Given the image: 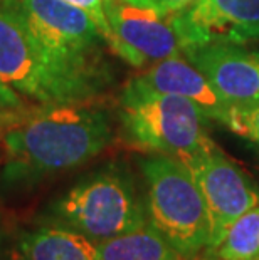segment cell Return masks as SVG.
Here are the masks:
<instances>
[{
    "label": "cell",
    "instance_id": "ac0fdd59",
    "mask_svg": "<svg viewBox=\"0 0 259 260\" xmlns=\"http://www.w3.org/2000/svg\"><path fill=\"white\" fill-rule=\"evenodd\" d=\"M17 118V116H9V114H0V131H4L7 126L12 123V121Z\"/></svg>",
    "mask_w": 259,
    "mask_h": 260
},
{
    "label": "cell",
    "instance_id": "2e32d148",
    "mask_svg": "<svg viewBox=\"0 0 259 260\" xmlns=\"http://www.w3.org/2000/svg\"><path fill=\"white\" fill-rule=\"evenodd\" d=\"M20 111H24V101L19 92L0 81V114L19 116Z\"/></svg>",
    "mask_w": 259,
    "mask_h": 260
},
{
    "label": "cell",
    "instance_id": "8fae6325",
    "mask_svg": "<svg viewBox=\"0 0 259 260\" xmlns=\"http://www.w3.org/2000/svg\"><path fill=\"white\" fill-rule=\"evenodd\" d=\"M126 92H158L185 98L195 103L211 119L225 123L233 106L220 98L214 86L184 56H174L148 66L123 87Z\"/></svg>",
    "mask_w": 259,
    "mask_h": 260
},
{
    "label": "cell",
    "instance_id": "4fadbf2b",
    "mask_svg": "<svg viewBox=\"0 0 259 260\" xmlns=\"http://www.w3.org/2000/svg\"><path fill=\"white\" fill-rule=\"evenodd\" d=\"M98 260H189L150 223L98 243Z\"/></svg>",
    "mask_w": 259,
    "mask_h": 260
},
{
    "label": "cell",
    "instance_id": "9a60e30c",
    "mask_svg": "<svg viewBox=\"0 0 259 260\" xmlns=\"http://www.w3.org/2000/svg\"><path fill=\"white\" fill-rule=\"evenodd\" d=\"M224 124L236 135L259 146V104L246 108H231Z\"/></svg>",
    "mask_w": 259,
    "mask_h": 260
},
{
    "label": "cell",
    "instance_id": "8992f818",
    "mask_svg": "<svg viewBox=\"0 0 259 260\" xmlns=\"http://www.w3.org/2000/svg\"><path fill=\"white\" fill-rule=\"evenodd\" d=\"M0 81L41 104L86 103L54 68L24 20L0 4Z\"/></svg>",
    "mask_w": 259,
    "mask_h": 260
},
{
    "label": "cell",
    "instance_id": "5bb4252c",
    "mask_svg": "<svg viewBox=\"0 0 259 260\" xmlns=\"http://www.w3.org/2000/svg\"><path fill=\"white\" fill-rule=\"evenodd\" d=\"M209 253L214 260H259V205L242 213Z\"/></svg>",
    "mask_w": 259,
    "mask_h": 260
},
{
    "label": "cell",
    "instance_id": "52a82bcc",
    "mask_svg": "<svg viewBox=\"0 0 259 260\" xmlns=\"http://www.w3.org/2000/svg\"><path fill=\"white\" fill-rule=\"evenodd\" d=\"M104 14L109 25V47L133 68L182 56L184 42L172 14L138 7L128 0H104Z\"/></svg>",
    "mask_w": 259,
    "mask_h": 260
},
{
    "label": "cell",
    "instance_id": "7a4b0ae2",
    "mask_svg": "<svg viewBox=\"0 0 259 260\" xmlns=\"http://www.w3.org/2000/svg\"><path fill=\"white\" fill-rule=\"evenodd\" d=\"M24 20L44 54L91 101L113 82L108 41L91 15L64 0H2Z\"/></svg>",
    "mask_w": 259,
    "mask_h": 260
},
{
    "label": "cell",
    "instance_id": "3957f363",
    "mask_svg": "<svg viewBox=\"0 0 259 260\" xmlns=\"http://www.w3.org/2000/svg\"><path fill=\"white\" fill-rule=\"evenodd\" d=\"M42 223L64 226L100 243L148 223L145 197L128 170L108 165L57 197L42 215Z\"/></svg>",
    "mask_w": 259,
    "mask_h": 260
},
{
    "label": "cell",
    "instance_id": "6da1fadb",
    "mask_svg": "<svg viewBox=\"0 0 259 260\" xmlns=\"http://www.w3.org/2000/svg\"><path fill=\"white\" fill-rule=\"evenodd\" d=\"M88 103V101H86ZM86 103L44 104L4 129V180L29 185L98 156L113 138L108 113Z\"/></svg>",
    "mask_w": 259,
    "mask_h": 260
},
{
    "label": "cell",
    "instance_id": "30bf717a",
    "mask_svg": "<svg viewBox=\"0 0 259 260\" xmlns=\"http://www.w3.org/2000/svg\"><path fill=\"white\" fill-rule=\"evenodd\" d=\"M233 108L259 104V51L238 44H200L182 51Z\"/></svg>",
    "mask_w": 259,
    "mask_h": 260
},
{
    "label": "cell",
    "instance_id": "9c48e42d",
    "mask_svg": "<svg viewBox=\"0 0 259 260\" xmlns=\"http://www.w3.org/2000/svg\"><path fill=\"white\" fill-rule=\"evenodd\" d=\"M172 20L184 47L259 41V0H197Z\"/></svg>",
    "mask_w": 259,
    "mask_h": 260
},
{
    "label": "cell",
    "instance_id": "5b68a950",
    "mask_svg": "<svg viewBox=\"0 0 259 260\" xmlns=\"http://www.w3.org/2000/svg\"><path fill=\"white\" fill-rule=\"evenodd\" d=\"M123 136L136 148L162 153L189 163L214 145L209 116L185 98L158 92H126L120 96Z\"/></svg>",
    "mask_w": 259,
    "mask_h": 260
},
{
    "label": "cell",
    "instance_id": "277c9868",
    "mask_svg": "<svg viewBox=\"0 0 259 260\" xmlns=\"http://www.w3.org/2000/svg\"><path fill=\"white\" fill-rule=\"evenodd\" d=\"M140 168L148 223L189 260L209 248L207 208L189 167L168 154L150 153L140 159Z\"/></svg>",
    "mask_w": 259,
    "mask_h": 260
},
{
    "label": "cell",
    "instance_id": "e0dca14e",
    "mask_svg": "<svg viewBox=\"0 0 259 260\" xmlns=\"http://www.w3.org/2000/svg\"><path fill=\"white\" fill-rule=\"evenodd\" d=\"M128 2L138 5V7L153 9L160 14H175L187 9L197 0H128Z\"/></svg>",
    "mask_w": 259,
    "mask_h": 260
},
{
    "label": "cell",
    "instance_id": "7c38bea8",
    "mask_svg": "<svg viewBox=\"0 0 259 260\" xmlns=\"http://www.w3.org/2000/svg\"><path fill=\"white\" fill-rule=\"evenodd\" d=\"M19 260H98V243L64 226L42 223L17 243Z\"/></svg>",
    "mask_w": 259,
    "mask_h": 260
},
{
    "label": "cell",
    "instance_id": "ba28073f",
    "mask_svg": "<svg viewBox=\"0 0 259 260\" xmlns=\"http://www.w3.org/2000/svg\"><path fill=\"white\" fill-rule=\"evenodd\" d=\"M185 165L194 175L206 203L211 232L209 248H212L242 213L259 205V193L249 176L231 161L216 143Z\"/></svg>",
    "mask_w": 259,
    "mask_h": 260
}]
</instances>
